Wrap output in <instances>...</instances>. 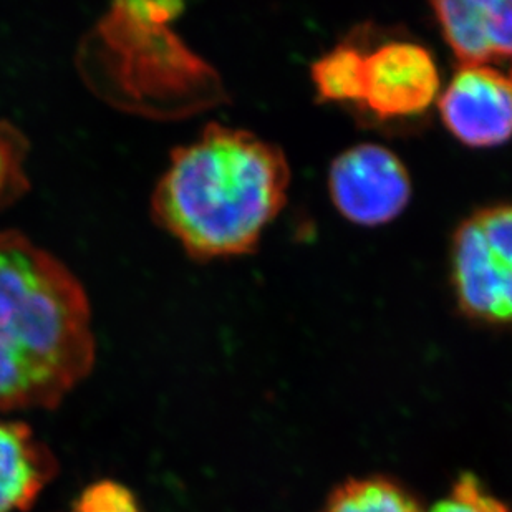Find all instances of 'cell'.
I'll list each match as a JSON object with an SVG mask.
<instances>
[{
  "label": "cell",
  "instance_id": "obj_1",
  "mask_svg": "<svg viewBox=\"0 0 512 512\" xmlns=\"http://www.w3.org/2000/svg\"><path fill=\"white\" fill-rule=\"evenodd\" d=\"M284 151L252 131L209 123L171 151L151 216L194 261L246 256L287 203Z\"/></svg>",
  "mask_w": 512,
  "mask_h": 512
},
{
  "label": "cell",
  "instance_id": "obj_2",
  "mask_svg": "<svg viewBox=\"0 0 512 512\" xmlns=\"http://www.w3.org/2000/svg\"><path fill=\"white\" fill-rule=\"evenodd\" d=\"M95 360L82 282L24 232L0 229V411L52 410Z\"/></svg>",
  "mask_w": 512,
  "mask_h": 512
},
{
  "label": "cell",
  "instance_id": "obj_3",
  "mask_svg": "<svg viewBox=\"0 0 512 512\" xmlns=\"http://www.w3.org/2000/svg\"><path fill=\"white\" fill-rule=\"evenodd\" d=\"M179 2H118L80 49V68L95 92L118 108L181 118L226 100L223 78L194 54L173 22Z\"/></svg>",
  "mask_w": 512,
  "mask_h": 512
},
{
  "label": "cell",
  "instance_id": "obj_4",
  "mask_svg": "<svg viewBox=\"0 0 512 512\" xmlns=\"http://www.w3.org/2000/svg\"><path fill=\"white\" fill-rule=\"evenodd\" d=\"M450 276L461 314L479 324L512 325V203L463 219L451 241Z\"/></svg>",
  "mask_w": 512,
  "mask_h": 512
},
{
  "label": "cell",
  "instance_id": "obj_5",
  "mask_svg": "<svg viewBox=\"0 0 512 512\" xmlns=\"http://www.w3.org/2000/svg\"><path fill=\"white\" fill-rule=\"evenodd\" d=\"M329 194L343 218L363 228L392 223L411 201L413 183L403 161L377 143L342 151L330 165Z\"/></svg>",
  "mask_w": 512,
  "mask_h": 512
},
{
  "label": "cell",
  "instance_id": "obj_6",
  "mask_svg": "<svg viewBox=\"0 0 512 512\" xmlns=\"http://www.w3.org/2000/svg\"><path fill=\"white\" fill-rule=\"evenodd\" d=\"M440 88V70L425 45L390 40L367 50L362 107L378 120L423 115L440 98Z\"/></svg>",
  "mask_w": 512,
  "mask_h": 512
},
{
  "label": "cell",
  "instance_id": "obj_7",
  "mask_svg": "<svg viewBox=\"0 0 512 512\" xmlns=\"http://www.w3.org/2000/svg\"><path fill=\"white\" fill-rule=\"evenodd\" d=\"M438 110L446 130L469 148H494L512 138V72L459 65Z\"/></svg>",
  "mask_w": 512,
  "mask_h": 512
},
{
  "label": "cell",
  "instance_id": "obj_8",
  "mask_svg": "<svg viewBox=\"0 0 512 512\" xmlns=\"http://www.w3.org/2000/svg\"><path fill=\"white\" fill-rule=\"evenodd\" d=\"M431 9L459 65L512 60V0H441Z\"/></svg>",
  "mask_w": 512,
  "mask_h": 512
},
{
  "label": "cell",
  "instance_id": "obj_9",
  "mask_svg": "<svg viewBox=\"0 0 512 512\" xmlns=\"http://www.w3.org/2000/svg\"><path fill=\"white\" fill-rule=\"evenodd\" d=\"M57 474V458L27 423L0 420V512L29 511Z\"/></svg>",
  "mask_w": 512,
  "mask_h": 512
},
{
  "label": "cell",
  "instance_id": "obj_10",
  "mask_svg": "<svg viewBox=\"0 0 512 512\" xmlns=\"http://www.w3.org/2000/svg\"><path fill=\"white\" fill-rule=\"evenodd\" d=\"M367 50L345 40L315 60L310 77L320 102L350 103L362 107L365 95Z\"/></svg>",
  "mask_w": 512,
  "mask_h": 512
},
{
  "label": "cell",
  "instance_id": "obj_11",
  "mask_svg": "<svg viewBox=\"0 0 512 512\" xmlns=\"http://www.w3.org/2000/svg\"><path fill=\"white\" fill-rule=\"evenodd\" d=\"M324 512H421L410 493L382 478L355 479L340 486Z\"/></svg>",
  "mask_w": 512,
  "mask_h": 512
},
{
  "label": "cell",
  "instance_id": "obj_12",
  "mask_svg": "<svg viewBox=\"0 0 512 512\" xmlns=\"http://www.w3.org/2000/svg\"><path fill=\"white\" fill-rule=\"evenodd\" d=\"M70 512H143L135 493L113 479H100L83 489Z\"/></svg>",
  "mask_w": 512,
  "mask_h": 512
},
{
  "label": "cell",
  "instance_id": "obj_13",
  "mask_svg": "<svg viewBox=\"0 0 512 512\" xmlns=\"http://www.w3.org/2000/svg\"><path fill=\"white\" fill-rule=\"evenodd\" d=\"M430 512H509L474 476H463Z\"/></svg>",
  "mask_w": 512,
  "mask_h": 512
},
{
  "label": "cell",
  "instance_id": "obj_14",
  "mask_svg": "<svg viewBox=\"0 0 512 512\" xmlns=\"http://www.w3.org/2000/svg\"><path fill=\"white\" fill-rule=\"evenodd\" d=\"M14 140H17V133L7 128L5 131H0V198H10L12 193L5 184H10V188L14 189L15 193L22 191V171H20V160H12L14 156Z\"/></svg>",
  "mask_w": 512,
  "mask_h": 512
}]
</instances>
